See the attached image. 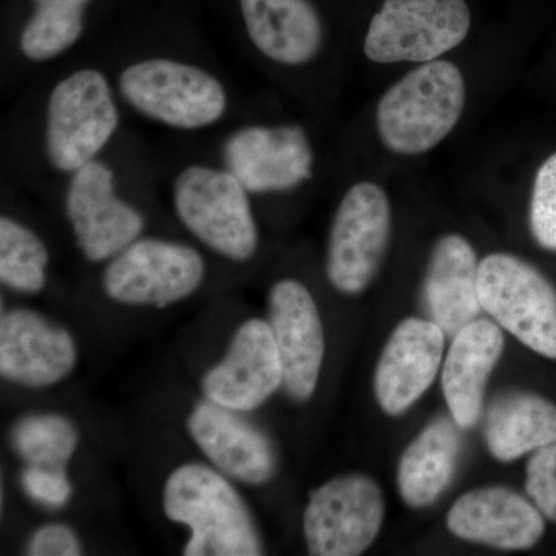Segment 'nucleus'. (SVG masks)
Returning <instances> with one entry per match:
<instances>
[{
    "label": "nucleus",
    "mask_w": 556,
    "mask_h": 556,
    "mask_svg": "<svg viewBox=\"0 0 556 556\" xmlns=\"http://www.w3.org/2000/svg\"><path fill=\"white\" fill-rule=\"evenodd\" d=\"M123 105L102 62L51 70L22 101L3 139V167L25 181L62 179L124 137Z\"/></svg>",
    "instance_id": "obj_1"
},
{
    "label": "nucleus",
    "mask_w": 556,
    "mask_h": 556,
    "mask_svg": "<svg viewBox=\"0 0 556 556\" xmlns=\"http://www.w3.org/2000/svg\"><path fill=\"white\" fill-rule=\"evenodd\" d=\"M102 64L124 112L160 129L197 135L240 118L236 89L204 50H116Z\"/></svg>",
    "instance_id": "obj_2"
},
{
    "label": "nucleus",
    "mask_w": 556,
    "mask_h": 556,
    "mask_svg": "<svg viewBox=\"0 0 556 556\" xmlns=\"http://www.w3.org/2000/svg\"><path fill=\"white\" fill-rule=\"evenodd\" d=\"M127 134L101 159L62 179V211L76 248L93 265L141 239L148 228L144 211L126 193L127 181L149 164Z\"/></svg>",
    "instance_id": "obj_3"
},
{
    "label": "nucleus",
    "mask_w": 556,
    "mask_h": 556,
    "mask_svg": "<svg viewBox=\"0 0 556 556\" xmlns=\"http://www.w3.org/2000/svg\"><path fill=\"white\" fill-rule=\"evenodd\" d=\"M164 179L175 217L201 248L236 265L257 255L254 199L212 153L177 161Z\"/></svg>",
    "instance_id": "obj_4"
},
{
    "label": "nucleus",
    "mask_w": 556,
    "mask_h": 556,
    "mask_svg": "<svg viewBox=\"0 0 556 556\" xmlns=\"http://www.w3.org/2000/svg\"><path fill=\"white\" fill-rule=\"evenodd\" d=\"M167 519L188 527L186 556H257L262 538L243 497L215 467L175 468L163 489Z\"/></svg>",
    "instance_id": "obj_5"
},
{
    "label": "nucleus",
    "mask_w": 556,
    "mask_h": 556,
    "mask_svg": "<svg viewBox=\"0 0 556 556\" xmlns=\"http://www.w3.org/2000/svg\"><path fill=\"white\" fill-rule=\"evenodd\" d=\"M466 108V84L448 61L424 62L380 98L376 126L399 155H420L455 129Z\"/></svg>",
    "instance_id": "obj_6"
},
{
    "label": "nucleus",
    "mask_w": 556,
    "mask_h": 556,
    "mask_svg": "<svg viewBox=\"0 0 556 556\" xmlns=\"http://www.w3.org/2000/svg\"><path fill=\"white\" fill-rule=\"evenodd\" d=\"M206 277V257L199 248L142 236L104 263L101 287L121 305L163 309L195 294Z\"/></svg>",
    "instance_id": "obj_7"
},
{
    "label": "nucleus",
    "mask_w": 556,
    "mask_h": 556,
    "mask_svg": "<svg viewBox=\"0 0 556 556\" xmlns=\"http://www.w3.org/2000/svg\"><path fill=\"white\" fill-rule=\"evenodd\" d=\"M243 182L252 199L280 195L314 178L316 152L299 124H229L212 153Z\"/></svg>",
    "instance_id": "obj_8"
},
{
    "label": "nucleus",
    "mask_w": 556,
    "mask_h": 556,
    "mask_svg": "<svg viewBox=\"0 0 556 556\" xmlns=\"http://www.w3.org/2000/svg\"><path fill=\"white\" fill-rule=\"evenodd\" d=\"M478 294L495 324L556 361V289L546 276L515 255L490 254L479 262Z\"/></svg>",
    "instance_id": "obj_9"
},
{
    "label": "nucleus",
    "mask_w": 556,
    "mask_h": 556,
    "mask_svg": "<svg viewBox=\"0 0 556 556\" xmlns=\"http://www.w3.org/2000/svg\"><path fill=\"white\" fill-rule=\"evenodd\" d=\"M470 22L466 0H386L369 24L365 56L378 64L437 61L467 38Z\"/></svg>",
    "instance_id": "obj_10"
},
{
    "label": "nucleus",
    "mask_w": 556,
    "mask_h": 556,
    "mask_svg": "<svg viewBox=\"0 0 556 556\" xmlns=\"http://www.w3.org/2000/svg\"><path fill=\"white\" fill-rule=\"evenodd\" d=\"M391 233L387 193L375 182H357L340 200L329 228L325 270L343 294L365 291L386 257Z\"/></svg>",
    "instance_id": "obj_11"
},
{
    "label": "nucleus",
    "mask_w": 556,
    "mask_h": 556,
    "mask_svg": "<svg viewBox=\"0 0 556 556\" xmlns=\"http://www.w3.org/2000/svg\"><path fill=\"white\" fill-rule=\"evenodd\" d=\"M386 515L382 490L365 475H345L311 490L303 514L314 556H356L378 538Z\"/></svg>",
    "instance_id": "obj_12"
},
{
    "label": "nucleus",
    "mask_w": 556,
    "mask_h": 556,
    "mask_svg": "<svg viewBox=\"0 0 556 556\" xmlns=\"http://www.w3.org/2000/svg\"><path fill=\"white\" fill-rule=\"evenodd\" d=\"M283 387V369L268 320L249 318L233 332L225 357L201 380L204 399L248 413Z\"/></svg>",
    "instance_id": "obj_13"
},
{
    "label": "nucleus",
    "mask_w": 556,
    "mask_h": 556,
    "mask_svg": "<svg viewBox=\"0 0 556 556\" xmlns=\"http://www.w3.org/2000/svg\"><path fill=\"white\" fill-rule=\"evenodd\" d=\"M268 321L283 369V390L294 401H309L325 357L324 325L309 289L294 278L274 283Z\"/></svg>",
    "instance_id": "obj_14"
},
{
    "label": "nucleus",
    "mask_w": 556,
    "mask_h": 556,
    "mask_svg": "<svg viewBox=\"0 0 556 556\" xmlns=\"http://www.w3.org/2000/svg\"><path fill=\"white\" fill-rule=\"evenodd\" d=\"M78 364V346L67 329L36 311L13 308L0 317V375L27 388L56 386Z\"/></svg>",
    "instance_id": "obj_15"
},
{
    "label": "nucleus",
    "mask_w": 556,
    "mask_h": 556,
    "mask_svg": "<svg viewBox=\"0 0 556 556\" xmlns=\"http://www.w3.org/2000/svg\"><path fill=\"white\" fill-rule=\"evenodd\" d=\"M249 51L269 65L314 64L325 47V27L311 0H239Z\"/></svg>",
    "instance_id": "obj_16"
},
{
    "label": "nucleus",
    "mask_w": 556,
    "mask_h": 556,
    "mask_svg": "<svg viewBox=\"0 0 556 556\" xmlns=\"http://www.w3.org/2000/svg\"><path fill=\"white\" fill-rule=\"evenodd\" d=\"M445 338L428 318L402 320L388 339L375 372V394L387 415L407 412L437 379Z\"/></svg>",
    "instance_id": "obj_17"
},
{
    "label": "nucleus",
    "mask_w": 556,
    "mask_h": 556,
    "mask_svg": "<svg viewBox=\"0 0 556 556\" xmlns=\"http://www.w3.org/2000/svg\"><path fill=\"white\" fill-rule=\"evenodd\" d=\"M188 431L212 467L233 481L263 485L276 475V450L268 437L239 412L204 399L190 412Z\"/></svg>",
    "instance_id": "obj_18"
},
{
    "label": "nucleus",
    "mask_w": 556,
    "mask_h": 556,
    "mask_svg": "<svg viewBox=\"0 0 556 556\" xmlns=\"http://www.w3.org/2000/svg\"><path fill=\"white\" fill-rule=\"evenodd\" d=\"M450 532L470 543L503 551H527L546 532V518L532 500L507 486H481L464 493L450 508Z\"/></svg>",
    "instance_id": "obj_19"
},
{
    "label": "nucleus",
    "mask_w": 556,
    "mask_h": 556,
    "mask_svg": "<svg viewBox=\"0 0 556 556\" xmlns=\"http://www.w3.org/2000/svg\"><path fill=\"white\" fill-rule=\"evenodd\" d=\"M479 263L464 237L450 233L431 249L422 285V308L447 338L479 318Z\"/></svg>",
    "instance_id": "obj_20"
},
{
    "label": "nucleus",
    "mask_w": 556,
    "mask_h": 556,
    "mask_svg": "<svg viewBox=\"0 0 556 556\" xmlns=\"http://www.w3.org/2000/svg\"><path fill=\"white\" fill-rule=\"evenodd\" d=\"M504 345L500 325L486 318H477L453 338L442 368V390L450 416L459 428H471L481 417L486 382Z\"/></svg>",
    "instance_id": "obj_21"
},
{
    "label": "nucleus",
    "mask_w": 556,
    "mask_h": 556,
    "mask_svg": "<svg viewBox=\"0 0 556 556\" xmlns=\"http://www.w3.org/2000/svg\"><path fill=\"white\" fill-rule=\"evenodd\" d=\"M94 0H30L31 11L3 51L13 72H42L61 64L83 42Z\"/></svg>",
    "instance_id": "obj_22"
},
{
    "label": "nucleus",
    "mask_w": 556,
    "mask_h": 556,
    "mask_svg": "<svg viewBox=\"0 0 556 556\" xmlns=\"http://www.w3.org/2000/svg\"><path fill=\"white\" fill-rule=\"evenodd\" d=\"M457 427L453 417H438L405 448L397 486L409 507L430 506L452 482L460 452Z\"/></svg>",
    "instance_id": "obj_23"
},
{
    "label": "nucleus",
    "mask_w": 556,
    "mask_h": 556,
    "mask_svg": "<svg viewBox=\"0 0 556 556\" xmlns=\"http://www.w3.org/2000/svg\"><path fill=\"white\" fill-rule=\"evenodd\" d=\"M484 437L495 459H519L556 441V405L527 391L501 394L486 413Z\"/></svg>",
    "instance_id": "obj_24"
},
{
    "label": "nucleus",
    "mask_w": 556,
    "mask_h": 556,
    "mask_svg": "<svg viewBox=\"0 0 556 556\" xmlns=\"http://www.w3.org/2000/svg\"><path fill=\"white\" fill-rule=\"evenodd\" d=\"M50 249L38 230L11 214L0 217V281L20 294L42 292L49 280Z\"/></svg>",
    "instance_id": "obj_25"
},
{
    "label": "nucleus",
    "mask_w": 556,
    "mask_h": 556,
    "mask_svg": "<svg viewBox=\"0 0 556 556\" xmlns=\"http://www.w3.org/2000/svg\"><path fill=\"white\" fill-rule=\"evenodd\" d=\"M11 445L25 466L67 470L78 450L79 431L68 417L38 413L17 420L11 430Z\"/></svg>",
    "instance_id": "obj_26"
},
{
    "label": "nucleus",
    "mask_w": 556,
    "mask_h": 556,
    "mask_svg": "<svg viewBox=\"0 0 556 556\" xmlns=\"http://www.w3.org/2000/svg\"><path fill=\"white\" fill-rule=\"evenodd\" d=\"M529 219L536 243L556 252V153L548 156L536 172Z\"/></svg>",
    "instance_id": "obj_27"
},
{
    "label": "nucleus",
    "mask_w": 556,
    "mask_h": 556,
    "mask_svg": "<svg viewBox=\"0 0 556 556\" xmlns=\"http://www.w3.org/2000/svg\"><path fill=\"white\" fill-rule=\"evenodd\" d=\"M526 473L527 495L544 518L556 522V441L532 453Z\"/></svg>",
    "instance_id": "obj_28"
},
{
    "label": "nucleus",
    "mask_w": 556,
    "mask_h": 556,
    "mask_svg": "<svg viewBox=\"0 0 556 556\" xmlns=\"http://www.w3.org/2000/svg\"><path fill=\"white\" fill-rule=\"evenodd\" d=\"M20 481L25 495L39 506L62 508L67 506L73 496L67 470L61 468L25 466Z\"/></svg>",
    "instance_id": "obj_29"
},
{
    "label": "nucleus",
    "mask_w": 556,
    "mask_h": 556,
    "mask_svg": "<svg viewBox=\"0 0 556 556\" xmlns=\"http://www.w3.org/2000/svg\"><path fill=\"white\" fill-rule=\"evenodd\" d=\"M27 554L31 556H79L83 544L72 527L49 522L38 527L28 538Z\"/></svg>",
    "instance_id": "obj_30"
}]
</instances>
